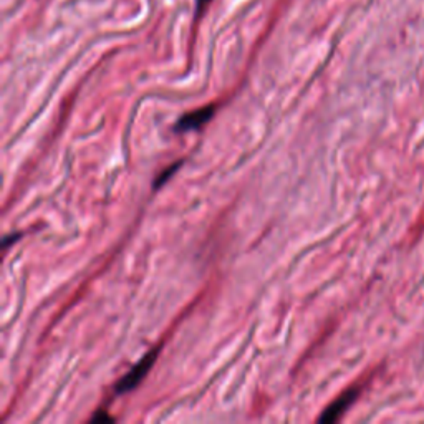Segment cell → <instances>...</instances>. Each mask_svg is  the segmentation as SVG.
<instances>
[{
  "mask_svg": "<svg viewBox=\"0 0 424 424\" xmlns=\"http://www.w3.org/2000/svg\"><path fill=\"white\" fill-rule=\"evenodd\" d=\"M158 351L159 349H152L150 353H146L143 358L138 361V363L133 366V368L128 371V373L123 376V378L118 381L116 387H114V392H116L118 394H125V393H130L135 389L138 384L141 383L143 378L147 375V371L151 370V366L155 365L156 361V356H158Z\"/></svg>",
  "mask_w": 424,
  "mask_h": 424,
  "instance_id": "obj_1",
  "label": "cell"
},
{
  "mask_svg": "<svg viewBox=\"0 0 424 424\" xmlns=\"http://www.w3.org/2000/svg\"><path fill=\"white\" fill-rule=\"evenodd\" d=\"M214 113H216V104H207L206 108L194 109V111L183 114V116L179 118V121L176 123L174 130L178 133L199 130V128H202L209 120H211Z\"/></svg>",
  "mask_w": 424,
  "mask_h": 424,
  "instance_id": "obj_2",
  "label": "cell"
},
{
  "mask_svg": "<svg viewBox=\"0 0 424 424\" xmlns=\"http://www.w3.org/2000/svg\"><path fill=\"white\" fill-rule=\"evenodd\" d=\"M360 394V388H350L349 392H345L341 394L340 398L335 399L330 406H328L325 411H323V414L320 416V419L318 421L320 423H333L337 421V419L341 418V414L349 409L351 404L355 403V399L358 398Z\"/></svg>",
  "mask_w": 424,
  "mask_h": 424,
  "instance_id": "obj_3",
  "label": "cell"
},
{
  "mask_svg": "<svg viewBox=\"0 0 424 424\" xmlns=\"http://www.w3.org/2000/svg\"><path fill=\"white\" fill-rule=\"evenodd\" d=\"M181 164H183V161H178V163L171 164V166H169V168H166V169L163 171V173H161V174L158 176V179H156V181H155V189H158V188H161V186H163V184L166 183V181H168V179L171 178V176H173V174H174V171H176V169H178Z\"/></svg>",
  "mask_w": 424,
  "mask_h": 424,
  "instance_id": "obj_4",
  "label": "cell"
},
{
  "mask_svg": "<svg viewBox=\"0 0 424 424\" xmlns=\"http://www.w3.org/2000/svg\"><path fill=\"white\" fill-rule=\"evenodd\" d=\"M423 232H424V211H423L421 216H419L416 224H414V227L411 229V236L418 237L419 234H423Z\"/></svg>",
  "mask_w": 424,
  "mask_h": 424,
  "instance_id": "obj_5",
  "label": "cell"
},
{
  "mask_svg": "<svg viewBox=\"0 0 424 424\" xmlns=\"http://www.w3.org/2000/svg\"><path fill=\"white\" fill-rule=\"evenodd\" d=\"M90 421L92 423H109V421H113V418H109L104 411H98L97 416H93Z\"/></svg>",
  "mask_w": 424,
  "mask_h": 424,
  "instance_id": "obj_6",
  "label": "cell"
},
{
  "mask_svg": "<svg viewBox=\"0 0 424 424\" xmlns=\"http://www.w3.org/2000/svg\"><path fill=\"white\" fill-rule=\"evenodd\" d=\"M18 237H20V234H16V236H7V237H6V241H4V249H7L8 244H11L12 241H17Z\"/></svg>",
  "mask_w": 424,
  "mask_h": 424,
  "instance_id": "obj_7",
  "label": "cell"
},
{
  "mask_svg": "<svg viewBox=\"0 0 424 424\" xmlns=\"http://www.w3.org/2000/svg\"><path fill=\"white\" fill-rule=\"evenodd\" d=\"M211 2V0H198V11L201 8V11H204V8L207 7V4Z\"/></svg>",
  "mask_w": 424,
  "mask_h": 424,
  "instance_id": "obj_8",
  "label": "cell"
}]
</instances>
